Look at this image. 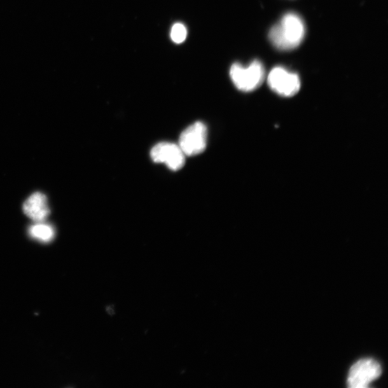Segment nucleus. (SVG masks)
Segmentation results:
<instances>
[{
	"label": "nucleus",
	"mask_w": 388,
	"mask_h": 388,
	"mask_svg": "<svg viewBox=\"0 0 388 388\" xmlns=\"http://www.w3.org/2000/svg\"><path fill=\"white\" fill-rule=\"evenodd\" d=\"M306 35V26L297 14H286L280 22L270 30L268 37L271 43L280 50H291L298 48Z\"/></svg>",
	"instance_id": "nucleus-1"
},
{
	"label": "nucleus",
	"mask_w": 388,
	"mask_h": 388,
	"mask_svg": "<svg viewBox=\"0 0 388 388\" xmlns=\"http://www.w3.org/2000/svg\"><path fill=\"white\" fill-rule=\"evenodd\" d=\"M230 74L235 87L245 92L258 89L263 85L265 76V68L258 60L254 61L247 68L240 64H235Z\"/></svg>",
	"instance_id": "nucleus-2"
},
{
	"label": "nucleus",
	"mask_w": 388,
	"mask_h": 388,
	"mask_svg": "<svg viewBox=\"0 0 388 388\" xmlns=\"http://www.w3.org/2000/svg\"><path fill=\"white\" fill-rule=\"evenodd\" d=\"M207 128L198 122L188 127L181 134L179 146L186 156L198 155L207 148Z\"/></svg>",
	"instance_id": "nucleus-3"
},
{
	"label": "nucleus",
	"mask_w": 388,
	"mask_h": 388,
	"mask_svg": "<svg viewBox=\"0 0 388 388\" xmlns=\"http://www.w3.org/2000/svg\"><path fill=\"white\" fill-rule=\"evenodd\" d=\"M381 373V366L375 359L359 360L349 370L347 384L351 388H367Z\"/></svg>",
	"instance_id": "nucleus-4"
},
{
	"label": "nucleus",
	"mask_w": 388,
	"mask_h": 388,
	"mask_svg": "<svg viewBox=\"0 0 388 388\" xmlns=\"http://www.w3.org/2000/svg\"><path fill=\"white\" fill-rule=\"evenodd\" d=\"M268 84L274 92L286 97L296 95L300 88L298 75L280 67L274 68L270 72Z\"/></svg>",
	"instance_id": "nucleus-5"
},
{
	"label": "nucleus",
	"mask_w": 388,
	"mask_h": 388,
	"mask_svg": "<svg viewBox=\"0 0 388 388\" xmlns=\"http://www.w3.org/2000/svg\"><path fill=\"white\" fill-rule=\"evenodd\" d=\"M151 157L155 162L164 163L172 171L182 169L186 160V155L178 144L166 142L155 146Z\"/></svg>",
	"instance_id": "nucleus-6"
},
{
	"label": "nucleus",
	"mask_w": 388,
	"mask_h": 388,
	"mask_svg": "<svg viewBox=\"0 0 388 388\" xmlns=\"http://www.w3.org/2000/svg\"><path fill=\"white\" fill-rule=\"evenodd\" d=\"M23 211L35 223L44 221L50 213L46 197L42 193H34L24 203Z\"/></svg>",
	"instance_id": "nucleus-7"
},
{
	"label": "nucleus",
	"mask_w": 388,
	"mask_h": 388,
	"mask_svg": "<svg viewBox=\"0 0 388 388\" xmlns=\"http://www.w3.org/2000/svg\"><path fill=\"white\" fill-rule=\"evenodd\" d=\"M29 235L38 241L48 243L54 239L55 230L51 226L41 221V223H36L30 228Z\"/></svg>",
	"instance_id": "nucleus-8"
},
{
	"label": "nucleus",
	"mask_w": 388,
	"mask_h": 388,
	"mask_svg": "<svg viewBox=\"0 0 388 388\" xmlns=\"http://www.w3.org/2000/svg\"><path fill=\"white\" fill-rule=\"evenodd\" d=\"M187 31L185 26L181 23L175 24L172 29L171 37L176 43H183L186 38Z\"/></svg>",
	"instance_id": "nucleus-9"
}]
</instances>
